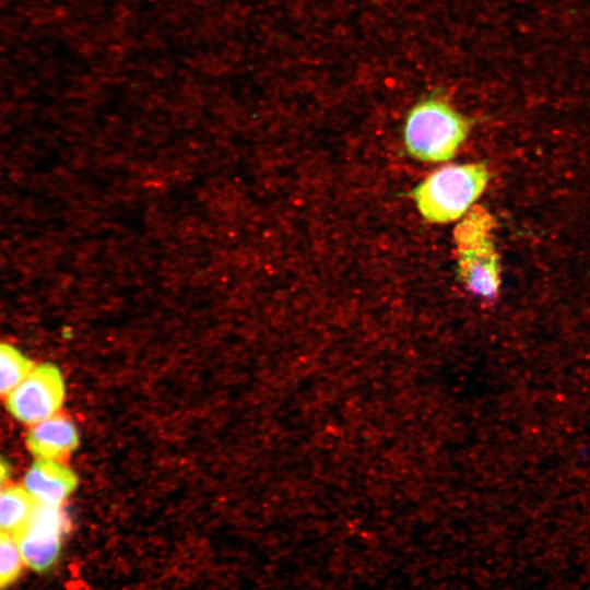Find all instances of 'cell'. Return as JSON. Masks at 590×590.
<instances>
[{"mask_svg": "<svg viewBox=\"0 0 590 590\" xmlns=\"http://www.w3.org/2000/svg\"><path fill=\"white\" fill-rule=\"evenodd\" d=\"M473 120L458 111L445 88L422 96L408 111L403 138L411 156L423 162L453 157L469 135Z\"/></svg>", "mask_w": 590, "mask_h": 590, "instance_id": "6da1fadb", "label": "cell"}, {"mask_svg": "<svg viewBox=\"0 0 590 590\" xmlns=\"http://www.w3.org/2000/svg\"><path fill=\"white\" fill-rule=\"evenodd\" d=\"M494 228L492 214L473 205L453 231L459 278L472 294L486 300L495 299L500 287Z\"/></svg>", "mask_w": 590, "mask_h": 590, "instance_id": "7a4b0ae2", "label": "cell"}, {"mask_svg": "<svg viewBox=\"0 0 590 590\" xmlns=\"http://www.w3.org/2000/svg\"><path fill=\"white\" fill-rule=\"evenodd\" d=\"M488 180L489 172L483 163L446 165L418 184L412 197L426 221L448 223L473 206Z\"/></svg>", "mask_w": 590, "mask_h": 590, "instance_id": "3957f363", "label": "cell"}, {"mask_svg": "<svg viewBox=\"0 0 590 590\" xmlns=\"http://www.w3.org/2000/svg\"><path fill=\"white\" fill-rule=\"evenodd\" d=\"M64 396L66 386L59 368L50 363L35 364L5 397V408L19 422L33 425L57 414Z\"/></svg>", "mask_w": 590, "mask_h": 590, "instance_id": "277c9868", "label": "cell"}, {"mask_svg": "<svg viewBox=\"0 0 590 590\" xmlns=\"http://www.w3.org/2000/svg\"><path fill=\"white\" fill-rule=\"evenodd\" d=\"M68 528L62 507L38 504L30 521L13 535L25 566L37 573L52 568Z\"/></svg>", "mask_w": 590, "mask_h": 590, "instance_id": "5b68a950", "label": "cell"}, {"mask_svg": "<svg viewBox=\"0 0 590 590\" xmlns=\"http://www.w3.org/2000/svg\"><path fill=\"white\" fill-rule=\"evenodd\" d=\"M23 485L39 505L62 507L76 488L78 477L60 461L36 458L24 475Z\"/></svg>", "mask_w": 590, "mask_h": 590, "instance_id": "8992f818", "label": "cell"}, {"mask_svg": "<svg viewBox=\"0 0 590 590\" xmlns=\"http://www.w3.org/2000/svg\"><path fill=\"white\" fill-rule=\"evenodd\" d=\"M25 442L35 458L63 462L78 447L79 434L69 417L57 413L31 425Z\"/></svg>", "mask_w": 590, "mask_h": 590, "instance_id": "52a82bcc", "label": "cell"}, {"mask_svg": "<svg viewBox=\"0 0 590 590\" xmlns=\"http://www.w3.org/2000/svg\"><path fill=\"white\" fill-rule=\"evenodd\" d=\"M38 503L22 484L0 489V530L15 535L32 518Z\"/></svg>", "mask_w": 590, "mask_h": 590, "instance_id": "ba28073f", "label": "cell"}, {"mask_svg": "<svg viewBox=\"0 0 590 590\" xmlns=\"http://www.w3.org/2000/svg\"><path fill=\"white\" fill-rule=\"evenodd\" d=\"M35 363L15 346L0 342V397H7L27 376Z\"/></svg>", "mask_w": 590, "mask_h": 590, "instance_id": "9c48e42d", "label": "cell"}, {"mask_svg": "<svg viewBox=\"0 0 590 590\" xmlns=\"http://www.w3.org/2000/svg\"><path fill=\"white\" fill-rule=\"evenodd\" d=\"M24 566L14 536L0 530V590L13 585Z\"/></svg>", "mask_w": 590, "mask_h": 590, "instance_id": "30bf717a", "label": "cell"}, {"mask_svg": "<svg viewBox=\"0 0 590 590\" xmlns=\"http://www.w3.org/2000/svg\"><path fill=\"white\" fill-rule=\"evenodd\" d=\"M12 468L10 463L0 456V489H2L11 479Z\"/></svg>", "mask_w": 590, "mask_h": 590, "instance_id": "8fae6325", "label": "cell"}]
</instances>
